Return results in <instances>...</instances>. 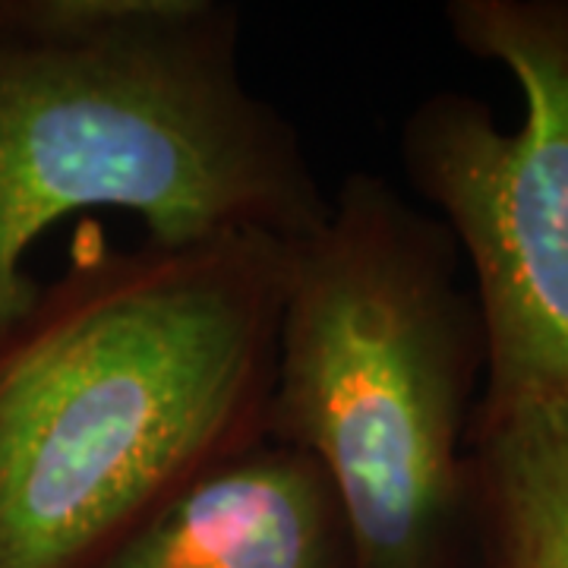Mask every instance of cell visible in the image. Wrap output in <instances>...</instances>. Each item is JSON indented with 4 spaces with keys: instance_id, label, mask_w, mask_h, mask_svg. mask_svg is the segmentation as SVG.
Here are the masks:
<instances>
[{
    "instance_id": "6da1fadb",
    "label": "cell",
    "mask_w": 568,
    "mask_h": 568,
    "mask_svg": "<svg viewBox=\"0 0 568 568\" xmlns=\"http://www.w3.org/2000/svg\"><path fill=\"white\" fill-rule=\"evenodd\" d=\"M287 250L82 231L0 328V568H102L200 474L268 439Z\"/></svg>"
},
{
    "instance_id": "7a4b0ae2",
    "label": "cell",
    "mask_w": 568,
    "mask_h": 568,
    "mask_svg": "<svg viewBox=\"0 0 568 568\" xmlns=\"http://www.w3.org/2000/svg\"><path fill=\"white\" fill-rule=\"evenodd\" d=\"M325 209L297 126L246 80L237 3L0 0V328L70 215H133L155 244H297Z\"/></svg>"
},
{
    "instance_id": "3957f363",
    "label": "cell",
    "mask_w": 568,
    "mask_h": 568,
    "mask_svg": "<svg viewBox=\"0 0 568 568\" xmlns=\"http://www.w3.org/2000/svg\"><path fill=\"white\" fill-rule=\"evenodd\" d=\"M484 328L448 227L351 171L287 250L265 436L323 467L351 568H465Z\"/></svg>"
},
{
    "instance_id": "277c9868",
    "label": "cell",
    "mask_w": 568,
    "mask_h": 568,
    "mask_svg": "<svg viewBox=\"0 0 568 568\" xmlns=\"http://www.w3.org/2000/svg\"><path fill=\"white\" fill-rule=\"evenodd\" d=\"M455 44L503 67L518 130L462 89L402 121L407 186L446 224L484 328L480 410L568 407V0H448Z\"/></svg>"
},
{
    "instance_id": "5b68a950",
    "label": "cell",
    "mask_w": 568,
    "mask_h": 568,
    "mask_svg": "<svg viewBox=\"0 0 568 568\" xmlns=\"http://www.w3.org/2000/svg\"><path fill=\"white\" fill-rule=\"evenodd\" d=\"M102 568H351V537L323 467L263 439L200 474Z\"/></svg>"
},
{
    "instance_id": "8992f818",
    "label": "cell",
    "mask_w": 568,
    "mask_h": 568,
    "mask_svg": "<svg viewBox=\"0 0 568 568\" xmlns=\"http://www.w3.org/2000/svg\"><path fill=\"white\" fill-rule=\"evenodd\" d=\"M465 568H568V407L474 410Z\"/></svg>"
}]
</instances>
